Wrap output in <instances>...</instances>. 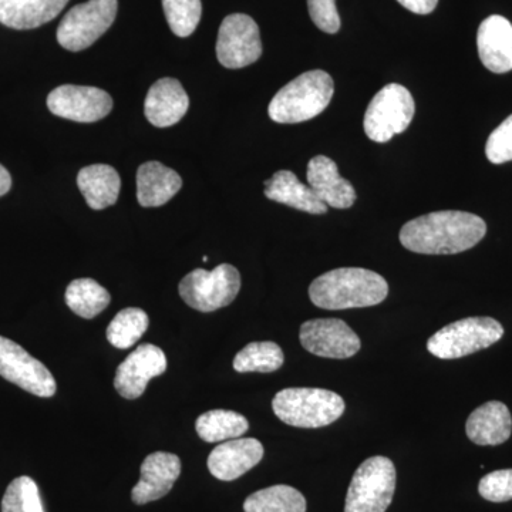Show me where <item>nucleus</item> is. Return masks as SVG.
<instances>
[{
  "label": "nucleus",
  "mask_w": 512,
  "mask_h": 512,
  "mask_svg": "<svg viewBox=\"0 0 512 512\" xmlns=\"http://www.w3.org/2000/svg\"><path fill=\"white\" fill-rule=\"evenodd\" d=\"M487 234V224L478 215L463 211H439L421 215L404 224L400 242L423 255H453L476 247Z\"/></svg>",
  "instance_id": "1"
},
{
  "label": "nucleus",
  "mask_w": 512,
  "mask_h": 512,
  "mask_svg": "<svg viewBox=\"0 0 512 512\" xmlns=\"http://www.w3.org/2000/svg\"><path fill=\"white\" fill-rule=\"evenodd\" d=\"M389 295L382 275L363 268H339L320 275L312 282L309 296L313 305L328 311L369 308Z\"/></svg>",
  "instance_id": "2"
},
{
  "label": "nucleus",
  "mask_w": 512,
  "mask_h": 512,
  "mask_svg": "<svg viewBox=\"0 0 512 512\" xmlns=\"http://www.w3.org/2000/svg\"><path fill=\"white\" fill-rule=\"evenodd\" d=\"M335 84L323 70H311L282 87L269 103V117L279 124L315 119L332 100Z\"/></svg>",
  "instance_id": "3"
},
{
  "label": "nucleus",
  "mask_w": 512,
  "mask_h": 512,
  "mask_svg": "<svg viewBox=\"0 0 512 512\" xmlns=\"http://www.w3.org/2000/svg\"><path fill=\"white\" fill-rule=\"evenodd\" d=\"M345 407L338 393L312 387L281 390L272 400L275 416L288 426L299 429L329 426L342 417Z\"/></svg>",
  "instance_id": "4"
},
{
  "label": "nucleus",
  "mask_w": 512,
  "mask_h": 512,
  "mask_svg": "<svg viewBox=\"0 0 512 512\" xmlns=\"http://www.w3.org/2000/svg\"><path fill=\"white\" fill-rule=\"evenodd\" d=\"M503 336V325L493 318L461 319L434 333L427 349L439 359H460L490 348Z\"/></svg>",
  "instance_id": "5"
},
{
  "label": "nucleus",
  "mask_w": 512,
  "mask_h": 512,
  "mask_svg": "<svg viewBox=\"0 0 512 512\" xmlns=\"http://www.w3.org/2000/svg\"><path fill=\"white\" fill-rule=\"evenodd\" d=\"M396 490V468L390 458H367L353 474L345 512H386Z\"/></svg>",
  "instance_id": "6"
},
{
  "label": "nucleus",
  "mask_w": 512,
  "mask_h": 512,
  "mask_svg": "<svg viewBox=\"0 0 512 512\" xmlns=\"http://www.w3.org/2000/svg\"><path fill=\"white\" fill-rule=\"evenodd\" d=\"M181 298L190 308L214 312L231 305L241 291V275L235 266L218 265L212 271L195 269L178 286Z\"/></svg>",
  "instance_id": "7"
},
{
  "label": "nucleus",
  "mask_w": 512,
  "mask_h": 512,
  "mask_svg": "<svg viewBox=\"0 0 512 512\" xmlns=\"http://www.w3.org/2000/svg\"><path fill=\"white\" fill-rule=\"evenodd\" d=\"M416 111L412 93L402 84L384 86L370 101L363 127L366 136L376 143H387L410 126Z\"/></svg>",
  "instance_id": "8"
},
{
  "label": "nucleus",
  "mask_w": 512,
  "mask_h": 512,
  "mask_svg": "<svg viewBox=\"0 0 512 512\" xmlns=\"http://www.w3.org/2000/svg\"><path fill=\"white\" fill-rule=\"evenodd\" d=\"M117 9V0H89L74 6L57 28V42L69 52H82L111 28Z\"/></svg>",
  "instance_id": "9"
},
{
  "label": "nucleus",
  "mask_w": 512,
  "mask_h": 512,
  "mask_svg": "<svg viewBox=\"0 0 512 512\" xmlns=\"http://www.w3.org/2000/svg\"><path fill=\"white\" fill-rule=\"evenodd\" d=\"M262 56L261 33L251 16L234 13L222 20L217 57L227 69H244Z\"/></svg>",
  "instance_id": "10"
},
{
  "label": "nucleus",
  "mask_w": 512,
  "mask_h": 512,
  "mask_svg": "<svg viewBox=\"0 0 512 512\" xmlns=\"http://www.w3.org/2000/svg\"><path fill=\"white\" fill-rule=\"evenodd\" d=\"M0 376L37 397L55 396L57 384L50 370L13 340L0 336Z\"/></svg>",
  "instance_id": "11"
},
{
  "label": "nucleus",
  "mask_w": 512,
  "mask_h": 512,
  "mask_svg": "<svg viewBox=\"0 0 512 512\" xmlns=\"http://www.w3.org/2000/svg\"><path fill=\"white\" fill-rule=\"evenodd\" d=\"M47 107L57 117L76 123H96L109 116L113 99L97 87L64 84L47 96Z\"/></svg>",
  "instance_id": "12"
},
{
  "label": "nucleus",
  "mask_w": 512,
  "mask_h": 512,
  "mask_svg": "<svg viewBox=\"0 0 512 512\" xmlns=\"http://www.w3.org/2000/svg\"><path fill=\"white\" fill-rule=\"evenodd\" d=\"M299 339L312 355L328 359H349L360 350L359 336L342 319H313L303 323Z\"/></svg>",
  "instance_id": "13"
},
{
  "label": "nucleus",
  "mask_w": 512,
  "mask_h": 512,
  "mask_svg": "<svg viewBox=\"0 0 512 512\" xmlns=\"http://www.w3.org/2000/svg\"><path fill=\"white\" fill-rule=\"evenodd\" d=\"M167 370V357L154 345H140L117 367L114 387L121 397L136 400L146 392L148 382Z\"/></svg>",
  "instance_id": "14"
},
{
  "label": "nucleus",
  "mask_w": 512,
  "mask_h": 512,
  "mask_svg": "<svg viewBox=\"0 0 512 512\" xmlns=\"http://www.w3.org/2000/svg\"><path fill=\"white\" fill-rule=\"evenodd\" d=\"M264 458V446L256 439L224 441L211 451L208 470L221 481H234L247 474Z\"/></svg>",
  "instance_id": "15"
},
{
  "label": "nucleus",
  "mask_w": 512,
  "mask_h": 512,
  "mask_svg": "<svg viewBox=\"0 0 512 512\" xmlns=\"http://www.w3.org/2000/svg\"><path fill=\"white\" fill-rule=\"evenodd\" d=\"M140 473V481L133 488L131 498L134 503L144 505L160 500L170 493L180 477L181 460L175 454L157 451L146 457L141 464Z\"/></svg>",
  "instance_id": "16"
},
{
  "label": "nucleus",
  "mask_w": 512,
  "mask_h": 512,
  "mask_svg": "<svg viewBox=\"0 0 512 512\" xmlns=\"http://www.w3.org/2000/svg\"><path fill=\"white\" fill-rule=\"evenodd\" d=\"M190 97L177 79L164 77L148 90L144 114L154 127L174 126L187 114Z\"/></svg>",
  "instance_id": "17"
},
{
  "label": "nucleus",
  "mask_w": 512,
  "mask_h": 512,
  "mask_svg": "<svg viewBox=\"0 0 512 512\" xmlns=\"http://www.w3.org/2000/svg\"><path fill=\"white\" fill-rule=\"evenodd\" d=\"M308 185L328 207L346 210L356 201V191L346 178L340 177L338 165L329 157H313L306 171Z\"/></svg>",
  "instance_id": "18"
},
{
  "label": "nucleus",
  "mask_w": 512,
  "mask_h": 512,
  "mask_svg": "<svg viewBox=\"0 0 512 512\" xmlns=\"http://www.w3.org/2000/svg\"><path fill=\"white\" fill-rule=\"evenodd\" d=\"M478 55L490 72L503 74L512 70V25L503 16L484 20L477 33Z\"/></svg>",
  "instance_id": "19"
},
{
  "label": "nucleus",
  "mask_w": 512,
  "mask_h": 512,
  "mask_svg": "<svg viewBox=\"0 0 512 512\" xmlns=\"http://www.w3.org/2000/svg\"><path fill=\"white\" fill-rule=\"evenodd\" d=\"M183 188L180 174L158 161H147L137 171V200L141 207H163Z\"/></svg>",
  "instance_id": "20"
},
{
  "label": "nucleus",
  "mask_w": 512,
  "mask_h": 512,
  "mask_svg": "<svg viewBox=\"0 0 512 512\" xmlns=\"http://www.w3.org/2000/svg\"><path fill=\"white\" fill-rule=\"evenodd\" d=\"M468 439L478 446H498L510 439L512 417L501 402H488L470 414L466 423Z\"/></svg>",
  "instance_id": "21"
},
{
  "label": "nucleus",
  "mask_w": 512,
  "mask_h": 512,
  "mask_svg": "<svg viewBox=\"0 0 512 512\" xmlns=\"http://www.w3.org/2000/svg\"><path fill=\"white\" fill-rule=\"evenodd\" d=\"M69 0H0V23L6 28H40L60 15Z\"/></svg>",
  "instance_id": "22"
},
{
  "label": "nucleus",
  "mask_w": 512,
  "mask_h": 512,
  "mask_svg": "<svg viewBox=\"0 0 512 512\" xmlns=\"http://www.w3.org/2000/svg\"><path fill=\"white\" fill-rule=\"evenodd\" d=\"M265 195L269 200L308 214L320 215L328 211V205L320 201L312 188L302 184L292 171H278L271 180L266 181Z\"/></svg>",
  "instance_id": "23"
},
{
  "label": "nucleus",
  "mask_w": 512,
  "mask_h": 512,
  "mask_svg": "<svg viewBox=\"0 0 512 512\" xmlns=\"http://www.w3.org/2000/svg\"><path fill=\"white\" fill-rule=\"evenodd\" d=\"M77 185L92 210H104L119 200L120 175L111 165L94 164L82 168L77 175Z\"/></svg>",
  "instance_id": "24"
},
{
  "label": "nucleus",
  "mask_w": 512,
  "mask_h": 512,
  "mask_svg": "<svg viewBox=\"0 0 512 512\" xmlns=\"http://www.w3.org/2000/svg\"><path fill=\"white\" fill-rule=\"evenodd\" d=\"M249 429L248 420L231 410H210L195 421L198 436L207 443L239 439Z\"/></svg>",
  "instance_id": "25"
},
{
  "label": "nucleus",
  "mask_w": 512,
  "mask_h": 512,
  "mask_svg": "<svg viewBox=\"0 0 512 512\" xmlns=\"http://www.w3.org/2000/svg\"><path fill=\"white\" fill-rule=\"evenodd\" d=\"M67 306L83 319H93L110 305L111 296L99 282L90 278L76 279L66 289Z\"/></svg>",
  "instance_id": "26"
},
{
  "label": "nucleus",
  "mask_w": 512,
  "mask_h": 512,
  "mask_svg": "<svg viewBox=\"0 0 512 512\" xmlns=\"http://www.w3.org/2000/svg\"><path fill=\"white\" fill-rule=\"evenodd\" d=\"M245 512H306L302 493L289 485H274L249 495L244 503Z\"/></svg>",
  "instance_id": "27"
},
{
  "label": "nucleus",
  "mask_w": 512,
  "mask_h": 512,
  "mask_svg": "<svg viewBox=\"0 0 512 512\" xmlns=\"http://www.w3.org/2000/svg\"><path fill=\"white\" fill-rule=\"evenodd\" d=\"M285 356L274 342H254L245 346L234 359L238 373H272L281 369Z\"/></svg>",
  "instance_id": "28"
},
{
  "label": "nucleus",
  "mask_w": 512,
  "mask_h": 512,
  "mask_svg": "<svg viewBox=\"0 0 512 512\" xmlns=\"http://www.w3.org/2000/svg\"><path fill=\"white\" fill-rule=\"evenodd\" d=\"M148 325H150V319L143 309H123L111 320L107 328V340L114 348H131L147 332Z\"/></svg>",
  "instance_id": "29"
},
{
  "label": "nucleus",
  "mask_w": 512,
  "mask_h": 512,
  "mask_svg": "<svg viewBox=\"0 0 512 512\" xmlns=\"http://www.w3.org/2000/svg\"><path fill=\"white\" fill-rule=\"evenodd\" d=\"M165 18L175 36L188 37L200 25L201 0H163Z\"/></svg>",
  "instance_id": "30"
},
{
  "label": "nucleus",
  "mask_w": 512,
  "mask_h": 512,
  "mask_svg": "<svg viewBox=\"0 0 512 512\" xmlns=\"http://www.w3.org/2000/svg\"><path fill=\"white\" fill-rule=\"evenodd\" d=\"M2 512H45L39 488L30 477L15 478L3 495Z\"/></svg>",
  "instance_id": "31"
},
{
  "label": "nucleus",
  "mask_w": 512,
  "mask_h": 512,
  "mask_svg": "<svg viewBox=\"0 0 512 512\" xmlns=\"http://www.w3.org/2000/svg\"><path fill=\"white\" fill-rule=\"evenodd\" d=\"M478 493L491 503H507L512 500V468L498 470L481 478Z\"/></svg>",
  "instance_id": "32"
},
{
  "label": "nucleus",
  "mask_w": 512,
  "mask_h": 512,
  "mask_svg": "<svg viewBox=\"0 0 512 512\" xmlns=\"http://www.w3.org/2000/svg\"><path fill=\"white\" fill-rule=\"evenodd\" d=\"M485 154L493 164L512 161V114L490 134L485 146Z\"/></svg>",
  "instance_id": "33"
},
{
  "label": "nucleus",
  "mask_w": 512,
  "mask_h": 512,
  "mask_svg": "<svg viewBox=\"0 0 512 512\" xmlns=\"http://www.w3.org/2000/svg\"><path fill=\"white\" fill-rule=\"evenodd\" d=\"M309 15L322 32L335 35L340 29V18L335 0H308Z\"/></svg>",
  "instance_id": "34"
},
{
  "label": "nucleus",
  "mask_w": 512,
  "mask_h": 512,
  "mask_svg": "<svg viewBox=\"0 0 512 512\" xmlns=\"http://www.w3.org/2000/svg\"><path fill=\"white\" fill-rule=\"evenodd\" d=\"M403 8L417 15H429L436 9L439 0H397Z\"/></svg>",
  "instance_id": "35"
},
{
  "label": "nucleus",
  "mask_w": 512,
  "mask_h": 512,
  "mask_svg": "<svg viewBox=\"0 0 512 512\" xmlns=\"http://www.w3.org/2000/svg\"><path fill=\"white\" fill-rule=\"evenodd\" d=\"M12 188V177H10L9 171L0 164V197L8 194Z\"/></svg>",
  "instance_id": "36"
}]
</instances>
